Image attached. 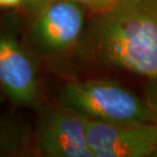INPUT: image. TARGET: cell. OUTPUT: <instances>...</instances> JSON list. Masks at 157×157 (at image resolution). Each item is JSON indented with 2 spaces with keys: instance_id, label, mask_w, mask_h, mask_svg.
I'll list each match as a JSON object with an SVG mask.
<instances>
[{
  "instance_id": "obj_8",
  "label": "cell",
  "mask_w": 157,
  "mask_h": 157,
  "mask_svg": "<svg viewBox=\"0 0 157 157\" xmlns=\"http://www.w3.org/2000/svg\"><path fill=\"white\" fill-rule=\"evenodd\" d=\"M70 1L78 3L84 7L90 9L93 13H99L113 5L117 0H70Z\"/></svg>"
},
{
  "instance_id": "obj_4",
  "label": "cell",
  "mask_w": 157,
  "mask_h": 157,
  "mask_svg": "<svg viewBox=\"0 0 157 157\" xmlns=\"http://www.w3.org/2000/svg\"><path fill=\"white\" fill-rule=\"evenodd\" d=\"M0 83L13 105L31 107L40 100V82L35 59L13 27L2 28L0 36Z\"/></svg>"
},
{
  "instance_id": "obj_12",
  "label": "cell",
  "mask_w": 157,
  "mask_h": 157,
  "mask_svg": "<svg viewBox=\"0 0 157 157\" xmlns=\"http://www.w3.org/2000/svg\"><path fill=\"white\" fill-rule=\"evenodd\" d=\"M151 157H157V148L154 150V151L152 152V154H151Z\"/></svg>"
},
{
  "instance_id": "obj_1",
  "label": "cell",
  "mask_w": 157,
  "mask_h": 157,
  "mask_svg": "<svg viewBox=\"0 0 157 157\" xmlns=\"http://www.w3.org/2000/svg\"><path fill=\"white\" fill-rule=\"evenodd\" d=\"M78 46L92 61L157 81V0H117L94 13Z\"/></svg>"
},
{
  "instance_id": "obj_3",
  "label": "cell",
  "mask_w": 157,
  "mask_h": 157,
  "mask_svg": "<svg viewBox=\"0 0 157 157\" xmlns=\"http://www.w3.org/2000/svg\"><path fill=\"white\" fill-rule=\"evenodd\" d=\"M85 24L84 6L70 0H52L34 17L31 41L45 55L62 54L78 46Z\"/></svg>"
},
{
  "instance_id": "obj_7",
  "label": "cell",
  "mask_w": 157,
  "mask_h": 157,
  "mask_svg": "<svg viewBox=\"0 0 157 157\" xmlns=\"http://www.w3.org/2000/svg\"><path fill=\"white\" fill-rule=\"evenodd\" d=\"M34 149L37 152L35 135L20 118H6L1 122L0 155L29 156Z\"/></svg>"
},
{
  "instance_id": "obj_9",
  "label": "cell",
  "mask_w": 157,
  "mask_h": 157,
  "mask_svg": "<svg viewBox=\"0 0 157 157\" xmlns=\"http://www.w3.org/2000/svg\"><path fill=\"white\" fill-rule=\"evenodd\" d=\"M50 1L51 0H24L23 7L35 17Z\"/></svg>"
},
{
  "instance_id": "obj_2",
  "label": "cell",
  "mask_w": 157,
  "mask_h": 157,
  "mask_svg": "<svg viewBox=\"0 0 157 157\" xmlns=\"http://www.w3.org/2000/svg\"><path fill=\"white\" fill-rule=\"evenodd\" d=\"M58 102L85 118L100 122H152L148 100L108 80L67 82L59 89Z\"/></svg>"
},
{
  "instance_id": "obj_5",
  "label": "cell",
  "mask_w": 157,
  "mask_h": 157,
  "mask_svg": "<svg viewBox=\"0 0 157 157\" xmlns=\"http://www.w3.org/2000/svg\"><path fill=\"white\" fill-rule=\"evenodd\" d=\"M37 152L44 157H93L85 118L64 106L44 108L35 128Z\"/></svg>"
},
{
  "instance_id": "obj_6",
  "label": "cell",
  "mask_w": 157,
  "mask_h": 157,
  "mask_svg": "<svg viewBox=\"0 0 157 157\" xmlns=\"http://www.w3.org/2000/svg\"><path fill=\"white\" fill-rule=\"evenodd\" d=\"M85 124L93 157H147L157 148L154 122L107 124L85 118Z\"/></svg>"
},
{
  "instance_id": "obj_10",
  "label": "cell",
  "mask_w": 157,
  "mask_h": 157,
  "mask_svg": "<svg viewBox=\"0 0 157 157\" xmlns=\"http://www.w3.org/2000/svg\"><path fill=\"white\" fill-rule=\"evenodd\" d=\"M148 102L152 110V122L157 124V92L148 99Z\"/></svg>"
},
{
  "instance_id": "obj_11",
  "label": "cell",
  "mask_w": 157,
  "mask_h": 157,
  "mask_svg": "<svg viewBox=\"0 0 157 157\" xmlns=\"http://www.w3.org/2000/svg\"><path fill=\"white\" fill-rule=\"evenodd\" d=\"M24 0H0V5L2 7H17L23 6Z\"/></svg>"
}]
</instances>
